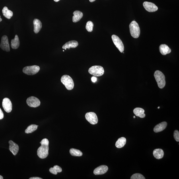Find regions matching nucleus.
Here are the masks:
<instances>
[{"label": "nucleus", "mask_w": 179, "mask_h": 179, "mask_svg": "<svg viewBox=\"0 0 179 179\" xmlns=\"http://www.w3.org/2000/svg\"><path fill=\"white\" fill-rule=\"evenodd\" d=\"M41 146L37 150V155L41 159H45L49 155V141L47 138L43 139L40 142Z\"/></svg>", "instance_id": "nucleus-1"}, {"label": "nucleus", "mask_w": 179, "mask_h": 179, "mask_svg": "<svg viewBox=\"0 0 179 179\" xmlns=\"http://www.w3.org/2000/svg\"><path fill=\"white\" fill-rule=\"evenodd\" d=\"M158 87L160 89L163 88L166 85L165 77L164 74L159 71H156L154 74Z\"/></svg>", "instance_id": "nucleus-2"}, {"label": "nucleus", "mask_w": 179, "mask_h": 179, "mask_svg": "<svg viewBox=\"0 0 179 179\" xmlns=\"http://www.w3.org/2000/svg\"><path fill=\"white\" fill-rule=\"evenodd\" d=\"M130 32L132 36L135 38H138L140 33L139 26L136 21H133L129 25Z\"/></svg>", "instance_id": "nucleus-3"}, {"label": "nucleus", "mask_w": 179, "mask_h": 179, "mask_svg": "<svg viewBox=\"0 0 179 179\" xmlns=\"http://www.w3.org/2000/svg\"><path fill=\"white\" fill-rule=\"evenodd\" d=\"M61 81L67 90H71L73 89L75 84L73 79L69 76L65 75L62 77Z\"/></svg>", "instance_id": "nucleus-4"}, {"label": "nucleus", "mask_w": 179, "mask_h": 179, "mask_svg": "<svg viewBox=\"0 0 179 179\" xmlns=\"http://www.w3.org/2000/svg\"><path fill=\"white\" fill-rule=\"evenodd\" d=\"M88 72L90 75L98 77L104 75V70L100 66L95 65L90 68Z\"/></svg>", "instance_id": "nucleus-5"}, {"label": "nucleus", "mask_w": 179, "mask_h": 179, "mask_svg": "<svg viewBox=\"0 0 179 179\" xmlns=\"http://www.w3.org/2000/svg\"><path fill=\"white\" fill-rule=\"evenodd\" d=\"M40 70L38 66L34 65L31 66L26 67L23 69V73L28 75H34L38 73Z\"/></svg>", "instance_id": "nucleus-6"}, {"label": "nucleus", "mask_w": 179, "mask_h": 179, "mask_svg": "<svg viewBox=\"0 0 179 179\" xmlns=\"http://www.w3.org/2000/svg\"><path fill=\"white\" fill-rule=\"evenodd\" d=\"M112 38L113 42L116 48L118 49L121 53H123L124 51V46L122 41L118 36L113 35Z\"/></svg>", "instance_id": "nucleus-7"}, {"label": "nucleus", "mask_w": 179, "mask_h": 179, "mask_svg": "<svg viewBox=\"0 0 179 179\" xmlns=\"http://www.w3.org/2000/svg\"><path fill=\"white\" fill-rule=\"evenodd\" d=\"M85 117L86 120L92 124H96L98 122V117L94 112H90L86 113Z\"/></svg>", "instance_id": "nucleus-8"}, {"label": "nucleus", "mask_w": 179, "mask_h": 179, "mask_svg": "<svg viewBox=\"0 0 179 179\" xmlns=\"http://www.w3.org/2000/svg\"><path fill=\"white\" fill-rule=\"evenodd\" d=\"M26 102L28 106L33 108L37 107L40 106L41 104L40 100L33 96L28 98Z\"/></svg>", "instance_id": "nucleus-9"}, {"label": "nucleus", "mask_w": 179, "mask_h": 179, "mask_svg": "<svg viewBox=\"0 0 179 179\" xmlns=\"http://www.w3.org/2000/svg\"><path fill=\"white\" fill-rule=\"evenodd\" d=\"M0 47L4 51L7 52H9L10 51L9 39L7 36L4 35L2 37Z\"/></svg>", "instance_id": "nucleus-10"}, {"label": "nucleus", "mask_w": 179, "mask_h": 179, "mask_svg": "<svg viewBox=\"0 0 179 179\" xmlns=\"http://www.w3.org/2000/svg\"><path fill=\"white\" fill-rule=\"evenodd\" d=\"M3 108L6 112L9 113L12 110V105L11 100L9 98H4L2 103Z\"/></svg>", "instance_id": "nucleus-11"}, {"label": "nucleus", "mask_w": 179, "mask_h": 179, "mask_svg": "<svg viewBox=\"0 0 179 179\" xmlns=\"http://www.w3.org/2000/svg\"><path fill=\"white\" fill-rule=\"evenodd\" d=\"M144 8L149 12H154L157 11L158 7L155 4L150 2L145 1L143 3Z\"/></svg>", "instance_id": "nucleus-12"}, {"label": "nucleus", "mask_w": 179, "mask_h": 179, "mask_svg": "<svg viewBox=\"0 0 179 179\" xmlns=\"http://www.w3.org/2000/svg\"><path fill=\"white\" fill-rule=\"evenodd\" d=\"M108 167L106 165H102L96 168L94 171V174L96 175L105 174L108 171Z\"/></svg>", "instance_id": "nucleus-13"}, {"label": "nucleus", "mask_w": 179, "mask_h": 179, "mask_svg": "<svg viewBox=\"0 0 179 179\" xmlns=\"http://www.w3.org/2000/svg\"><path fill=\"white\" fill-rule=\"evenodd\" d=\"M9 149L13 155L15 156L18 153L19 150V146L14 142L12 140L9 141Z\"/></svg>", "instance_id": "nucleus-14"}, {"label": "nucleus", "mask_w": 179, "mask_h": 179, "mask_svg": "<svg viewBox=\"0 0 179 179\" xmlns=\"http://www.w3.org/2000/svg\"><path fill=\"white\" fill-rule=\"evenodd\" d=\"M79 45V43L76 41H71L66 43L63 46L62 48L63 49L66 50L67 49H69L71 48H75Z\"/></svg>", "instance_id": "nucleus-15"}, {"label": "nucleus", "mask_w": 179, "mask_h": 179, "mask_svg": "<svg viewBox=\"0 0 179 179\" xmlns=\"http://www.w3.org/2000/svg\"><path fill=\"white\" fill-rule=\"evenodd\" d=\"M167 126V123L164 121L156 125L154 128V132L158 133L164 130Z\"/></svg>", "instance_id": "nucleus-16"}, {"label": "nucleus", "mask_w": 179, "mask_h": 179, "mask_svg": "<svg viewBox=\"0 0 179 179\" xmlns=\"http://www.w3.org/2000/svg\"><path fill=\"white\" fill-rule=\"evenodd\" d=\"M34 25V32L35 33L37 34L42 28V23L39 20L35 19L33 21Z\"/></svg>", "instance_id": "nucleus-17"}, {"label": "nucleus", "mask_w": 179, "mask_h": 179, "mask_svg": "<svg viewBox=\"0 0 179 179\" xmlns=\"http://www.w3.org/2000/svg\"><path fill=\"white\" fill-rule=\"evenodd\" d=\"M160 52L162 55H166L171 52V50L167 45L162 44L159 47Z\"/></svg>", "instance_id": "nucleus-18"}, {"label": "nucleus", "mask_w": 179, "mask_h": 179, "mask_svg": "<svg viewBox=\"0 0 179 179\" xmlns=\"http://www.w3.org/2000/svg\"><path fill=\"white\" fill-rule=\"evenodd\" d=\"M164 152L162 149H156L154 150L153 155L156 159H162L164 156Z\"/></svg>", "instance_id": "nucleus-19"}, {"label": "nucleus", "mask_w": 179, "mask_h": 179, "mask_svg": "<svg viewBox=\"0 0 179 179\" xmlns=\"http://www.w3.org/2000/svg\"><path fill=\"white\" fill-rule=\"evenodd\" d=\"M144 112L143 109L140 108H136L133 110V112L136 116L141 118H144L145 117Z\"/></svg>", "instance_id": "nucleus-20"}, {"label": "nucleus", "mask_w": 179, "mask_h": 179, "mask_svg": "<svg viewBox=\"0 0 179 179\" xmlns=\"http://www.w3.org/2000/svg\"><path fill=\"white\" fill-rule=\"evenodd\" d=\"M74 16L73 18V22L76 23L79 21L83 17V14L82 12L79 11H75L73 13Z\"/></svg>", "instance_id": "nucleus-21"}, {"label": "nucleus", "mask_w": 179, "mask_h": 179, "mask_svg": "<svg viewBox=\"0 0 179 179\" xmlns=\"http://www.w3.org/2000/svg\"><path fill=\"white\" fill-rule=\"evenodd\" d=\"M11 48L14 49H16L19 48L20 46V41L17 35H16L15 38L11 41Z\"/></svg>", "instance_id": "nucleus-22"}, {"label": "nucleus", "mask_w": 179, "mask_h": 179, "mask_svg": "<svg viewBox=\"0 0 179 179\" xmlns=\"http://www.w3.org/2000/svg\"><path fill=\"white\" fill-rule=\"evenodd\" d=\"M2 12L3 16L8 19H10L13 15V12L8 9V8L6 7L3 8Z\"/></svg>", "instance_id": "nucleus-23"}, {"label": "nucleus", "mask_w": 179, "mask_h": 179, "mask_svg": "<svg viewBox=\"0 0 179 179\" xmlns=\"http://www.w3.org/2000/svg\"><path fill=\"white\" fill-rule=\"evenodd\" d=\"M126 139L125 137H122L119 138L116 143V146L118 148H121L124 147L126 143Z\"/></svg>", "instance_id": "nucleus-24"}, {"label": "nucleus", "mask_w": 179, "mask_h": 179, "mask_svg": "<svg viewBox=\"0 0 179 179\" xmlns=\"http://www.w3.org/2000/svg\"><path fill=\"white\" fill-rule=\"evenodd\" d=\"M38 125L35 124H32L29 125L27 127L25 130V132L26 133L29 134L32 133L35 131L38 128Z\"/></svg>", "instance_id": "nucleus-25"}, {"label": "nucleus", "mask_w": 179, "mask_h": 179, "mask_svg": "<svg viewBox=\"0 0 179 179\" xmlns=\"http://www.w3.org/2000/svg\"><path fill=\"white\" fill-rule=\"evenodd\" d=\"M70 153L72 156H77V157H80L83 155L82 152L79 150L71 148L70 150Z\"/></svg>", "instance_id": "nucleus-26"}, {"label": "nucleus", "mask_w": 179, "mask_h": 179, "mask_svg": "<svg viewBox=\"0 0 179 179\" xmlns=\"http://www.w3.org/2000/svg\"><path fill=\"white\" fill-rule=\"evenodd\" d=\"M94 24L91 21H88L86 24V28L88 32H91L93 30Z\"/></svg>", "instance_id": "nucleus-27"}, {"label": "nucleus", "mask_w": 179, "mask_h": 179, "mask_svg": "<svg viewBox=\"0 0 179 179\" xmlns=\"http://www.w3.org/2000/svg\"><path fill=\"white\" fill-rule=\"evenodd\" d=\"M130 178L131 179H145V178L142 175L136 173L132 175Z\"/></svg>", "instance_id": "nucleus-28"}, {"label": "nucleus", "mask_w": 179, "mask_h": 179, "mask_svg": "<svg viewBox=\"0 0 179 179\" xmlns=\"http://www.w3.org/2000/svg\"><path fill=\"white\" fill-rule=\"evenodd\" d=\"M174 136L175 140L177 142L179 141V132L178 130L174 131Z\"/></svg>", "instance_id": "nucleus-29"}, {"label": "nucleus", "mask_w": 179, "mask_h": 179, "mask_svg": "<svg viewBox=\"0 0 179 179\" xmlns=\"http://www.w3.org/2000/svg\"><path fill=\"white\" fill-rule=\"evenodd\" d=\"M53 168L56 170L57 172H61L62 171V169L61 168L58 166H53Z\"/></svg>", "instance_id": "nucleus-30"}, {"label": "nucleus", "mask_w": 179, "mask_h": 179, "mask_svg": "<svg viewBox=\"0 0 179 179\" xmlns=\"http://www.w3.org/2000/svg\"><path fill=\"white\" fill-rule=\"evenodd\" d=\"M49 171H50V172L51 173L55 175L57 174V173H58L57 172L56 170H55L53 168H51L50 170H49Z\"/></svg>", "instance_id": "nucleus-31"}, {"label": "nucleus", "mask_w": 179, "mask_h": 179, "mask_svg": "<svg viewBox=\"0 0 179 179\" xmlns=\"http://www.w3.org/2000/svg\"><path fill=\"white\" fill-rule=\"evenodd\" d=\"M3 113L2 111L1 108H0V120L3 119L4 118Z\"/></svg>", "instance_id": "nucleus-32"}, {"label": "nucleus", "mask_w": 179, "mask_h": 179, "mask_svg": "<svg viewBox=\"0 0 179 179\" xmlns=\"http://www.w3.org/2000/svg\"><path fill=\"white\" fill-rule=\"evenodd\" d=\"M92 81L93 82H95L97 81V79L95 77H92L91 79Z\"/></svg>", "instance_id": "nucleus-33"}, {"label": "nucleus", "mask_w": 179, "mask_h": 179, "mask_svg": "<svg viewBox=\"0 0 179 179\" xmlns=\"http://www.w3.org/2000/svg\"><path fill=\"white\" fill-rule=\"evenodd\" d=\"M29 179H42V178L37 177H32L29 178Z\"/></svg>", "instance_id": "nucleus-34"}, {"label": "nucleus", "mask_w": 179, "mask_h": 179, "mask_svg": "<svg viewBox=\"0 0 179 179\" xmlns=\"http://www.w3.org/2000/svg\"><path fill=\"white\" fill-rule=\"evenodd\" d=\"M96 1V0H89V1L90 2H91V3H92V2H93L94 1Z\"/></svg>", "instance_id": "nucleus-35"}, {"label": "nucleus", "mask_w": 179, "mask_h": 179, "mask_svg": "<svg viewBox=\"0 0 179 179\" xmlns=\"http://www.w3.org/2000/svg\"><path fill=\"white\" fill-rule=\"evenodd\" d=\"M3 176H1L0 175V179H3Z\"/></svg>", "instance_id": "nucleus-36"}, {"label": "nucleus", "mask_w": 179, "mask_h": 179, "mask_svg": "<svg viewBox=\"0 0 179 179\" xmlns=\"http://www.w3.org/2000/svg\"><path fill=\"white\" fill-rule=\"evenodd\" d=\"M60 1V0H54V1L55 2H58Z\"/></svg>", "instance_id": "nucleus-37"}, {"label": "nucleus", "mask_w": 179, "mask_h": 179, "mask_svg": "<svg viewBox=\"0 0 179 179\" xmlns=\"http://www.w3.org/2000/svg\"><path fill=\"white\" fill-rule=\"evenodd\" d=\"M2 21V19L1 18V16H0V22H1Z\"/></svg>", "instance_id": "nucleus-38"}, {"label": "nucleus", "mask_w": 179, "mask_h": 179, "mask_svg": "<svg viewBox=\"0 0 179 179\" xmlns=\"http://www.w3.org/2000/svg\"><path fill=\"white\" fill-rule=\"evenodd\" d=\"M133 118H135V116H133Z\"/></svg>", "instance_id": "nucleus-39"}, {"label": "nucleus", "mask_w": 179, "mask_h": 179, "mask_svg": "<svg viewBox=\"0 0 179 179\" xmlns=\"http://www.w3.org/2000/svg\"><path fill=\"white\" fill-rule=\"evenodd\" d=\"M160 108V107H159H159H158V108Z\"/></svg>", "instance_id": "nucleus-40"}]
</instances>
